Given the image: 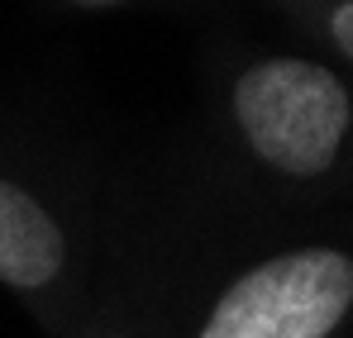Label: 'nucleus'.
I'll list each match as a JSON object with an SVG mask.
<instances>
[{"mask_svg": "<svg viewBox=\"0 0 353 338\" xmlns=\"http://www.w3.org/2000/svg\"><path fill=\"white\" fill-rule=\"evenodd\" d=\"M158 5H181V0H43V10L58 19H115L134 10H158Z\"/></svg>", "mask_w": 353, "mask_h": 338, "instance_id": "nucleus-5", "label": "nucleus"}, {"mask_svg": "<svg viewBox=\"0 0 353 338\" xmlns=\"http://www.w3.org/2000/svg\"><path fill=\"white\" fill-rule=\"evenodd\" d=\"M153 210V162L134 167L101 138L0 114V286L67 315L91 277H119Z\"/></svg>", "mask_w": 353, "mask_h": 338, "instance_id": "nucleus-3", "label": "nucleus"}, {"mask_svg": "<svg viewBox=\"0 0 353 338\" xmlns=\"http://www.w3.org/2000/svg\"><path fill=\"white\" fill-rule=\"evenodd\" d=\"M134 257L191 300L181 338H339L353 324V210L225 205L153 162Z\"/></svg>", "mask_w": 353, "mask_h": 338, "instance_id": "nucleus-2", "label": "nucleus"}, {"mask_svg": "<svg viewBox=\"0 0 353 338\" xmlns=\"http://www.w3.org/2000/svg\"><path fill=\"white\" fill-rule=\"evenodd\" d=\"M163 171L225 205L353 210V67L305 39L210 43L196 124Z\"/></svg>", "mask_w": 353, "mask_h": 338, "instance_id": "nucleus-1", "label": "nucleus"}, {"mask_svg": "<svg viewBox=\"0 0 353 338\" xmlns=\"http://www.w3.org/2000/svg\"><path fill=\"white\" fill-rule=\"evenodd\" d=\"M296 39L353 67V0H263Z\"/></svg>", "mask_w": 353, "mask_h": 338, "instance_id": "nucleus-4", "label": "nucleus"}]
</instances>
